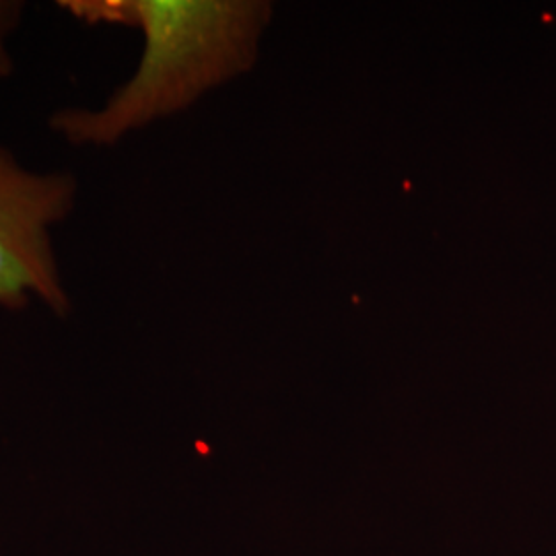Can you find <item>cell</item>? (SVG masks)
<instances>
[{
    "label": "cell",
    "mask_w": 556,
    "mask_h": 556,
    "mask_svg": "<svg viewBox=\"0 0 556 556\" xmlns=\"http://www.w3.org/2000/svg\"><path fill=\"white\" fill-rule=\"evenodd\" d=\"M71 169H34L0 144V309L41 305L66 319L73 298L62 277L54 233L79 202Z\"/></svg>",
    "instance_id": "2"
},
{
    "label": "cell",
    "mask_w": 556,
    "mask_h": 556,
    "mask_svg": "<svg viewBox=\"0 0 556 556\" xmlns=\"http://www.w3.org/2000/svg\"><path fill=\"white\" fill-rule=\"evenodd\" d=\"M25 13V2L0 0V80L7 79L15 71V54L11 40L20 29Z\"/></svg>",
    "instance_id": "3"
},
{
    "label": "cell",
    "mask_w": 556,
    "mask_h": 556,
    "mask_svg": "<svg viewBox=\"0 0 556 556\" xmlns=\"http://www.w3.org/2000/svg\"><path fill=\"white\" fill-rule=\"evenodd\" d=\"M85 25L132 27L142 36L135 73L100 105L60 108L48 128L79 149H112L153 122L190 108L245 73L270 4L254 0H62Z\"/></svg>",
    "instance_id": "1"
}]
</instances>
